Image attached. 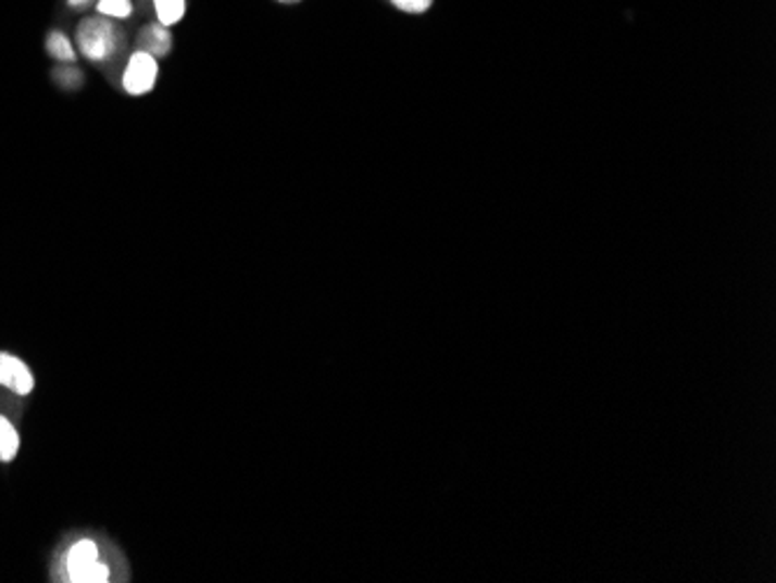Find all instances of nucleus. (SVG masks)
I'll use <instances>...</instances> for the list:
<instances>
[{
  "label": "nucleus",
  "instance_id": "obj_8",
  "mask_svg": "<svg viewBox=\"0 0 776 583\" xmlns=\"http://www.w3.org/2000/svg\"><path fill=\"white\" fill-rule=\"evenodd\" d=\"M154 12L159 24L173 28L187 14V0H154Z\"/></svg>",
  "mask_w": 776,
  "mask_h": 583
},
{
  "label": "nucleus",
  "instance_id": "obj_9",
  "mask_svg": "<svg viewBox=\"0 0 776 583\" xmlns=\"http://www.w3.org/2000/svg\"><path fill=\"white\" fill-rule=\"evenodd\" d=\"M96 12L100 16H108V20L124 22V20H130L135 12V5H133V0H96Z\"/></svg>",
  "mask_w": 776,
  "mask_h": 583
},
{
  "label": "nucleus",
  "instance_id": "obj_4",
  "mask_svg": "<svg viewBox=\"0 0 776 583\" xmlns=\"http://www.w3.org/2000/svg\"><path fill=\"white\" fill-rule=\"evenodd\" d=\"M138 49L154 59H165L173 52V30L159 22L142 26V30L138 33Z\"/></svg>",
  "mask_w": 776,
  "mask_h": 583
},
{
  "label": "nucleus",
  "instance_id": "obj_2",
  "mask_svg": "<svg viewBox=\"0 0 776 583\" xmlns=\"http://www.w3.org/2000/svg\"><path fill=\"white\" fill-rule=\"evenodd\" d=\"M159 79V59L142 52V49H135L128 56L122 85L128 96H147L149 91H154Z\"/></svg>",
  "mask_w": 776,
  "mask_h": 583
},
{
  "label": "nucleus",
  "instance_id": "obj_5",
  "mask_svg": "<svg viewBox=\"0 0 776 583\" xmlns=\"http://www.w3.org/2000/svg\"><path fill=\"white\" fill-rule=\"evenodd\" d=\"M98 562V546L93 540H79L65 558V570L71 581H77L79 574L87 572L91 565Z\"/></svg>",
  "mask_w": 776,
  "mask_h": 583
},
{
  "label": "nucleus",
  "instance_id": "obj_7",
  "mask_svg": "<svg viewBox=\"0 0 776 583\" xmlns=\"http://www.w3.org/2000/svg\"><path fill=\"white\" fill-rule=\"evenodd\" d=\"M20 432L10 423V419H5L3 414H0V462H10L14 460V456L20 454Z\"/></svg>",
  "mask_w": 776,
  "mask_h": 583
},
{
  "label": "nucleus",
  "instance_id": "obj_6",
  "mask_svg": "<svg viewBox=\"0 0 776 583\" xmlns=\"http://www.w3.org/2000/svg\"><path fill=\"white\" fill-rule=\"evenodd\" d=\"M47 52L57 63H63V65H75L77 59H79V52H77V47L73 45L71 36H67V33H63V30H59V28L49 30Z\"/></svg>",
  "mask_w": 776,
  "mask_h": 583
},
{
  "label": "nucleus",
  "instance_id": "obj_10",
  "mask_svg": "<svg viewBox=\"0 0 776 583\" xmlns=\"http://www.w3.org/2000/svg\"><path fill=\"white\" fill-rule=\"evenodd\" d=\"M54 81L63 89H79L84 81V73L77 68V65H63V68L54 71Z\"/></svg>",
  "mask_w": 776,
  "mask_h": 583
},
{
  "label": "nucleus",
  "instance_id": "obj_14",
  "mask_svg": "<svg viewBox=\"0 0 776 583\" xmlns=\"http://www.w3.org/2000/svg\"><path fill=\"white\" fill-rule=\"evenodd\" d=\"M275 3H279V5H298V3H302V0H275Z\"/></svg>",
  "mask_w": 776,
  "mask_h": 583
},
{
  "label": "nucleus",
  "instance_id": "obj_12",
  "mask_svg": "<svg viewBox=\"0 0 776 583\" xmlns=\"http://www.w3.org/2000/svg\"><path fill=\"white\" fill-rule=\"evenodd\" d=\"M108 579H110V570L105 568V565L96 562V565H91L87 572L79 574L77 583H105Z\"/></svg>",
  "mask_w": 776,
  "mask_h": 583
},
{
  "label": "nucleus",
  "instance_id": "obj_3",
  "mask_svg": "<svg viewBox=\"0 0 776 583\" xmlns=\"http://www.w3.org/2000/svg\"><path fill=\"white\" fill-rule=\"evenodd\" d=\"M0 386L10 389L16 395H28L36 386L28 365L12 354L0 352Z\"/></svg>",
  "mask_w": 776,
  "mask_h": 583
},
{
  "label": "nucleus",
  "instance_id": "obj_11",
  "mask_svg": "<svg viewBox=\"0 0 776 583\" xmlns=\"http://www.w3.org/2000/svg\"><path fill=\"white\" fill-rule=\"evenodd\" d=\"M435 0H391V5L404 14H424L433 8Z\"/></svg>",
  "mask_w": 776,
  "mask_h": 583
},
{
  "label": "nucleus",
  "instance_id": "obj_13",
  "mask_svg": "<svg viewBox=\"0 0 776 583\" xmlns=\"http://www.w3.org/2000/svg\"><path fill=\"white\" fill-rule=\"evenodd\" d=\"M93 3H96V0H67V8H71V10H84V8H89Z\"/></svg>",
  "mask_w": 776,
  "mask_h": 583
},
{
  "label": "nucleus",
  "instance_id": "obj_1",
  "mask_svg": "<svg viewBox=\"0 0 776 583\" xmlns=\"http://www.w3.org/2000/svg\"><path fill=\"white\" fill-rule=\"evenodd\" d=\"M77 52L91 63L112 61L126 45V33L116 20L108 16H87L75 28Z\"/></svg>",
  "mask_w": 776,
  "mask_h": 583
}]
</instances>
